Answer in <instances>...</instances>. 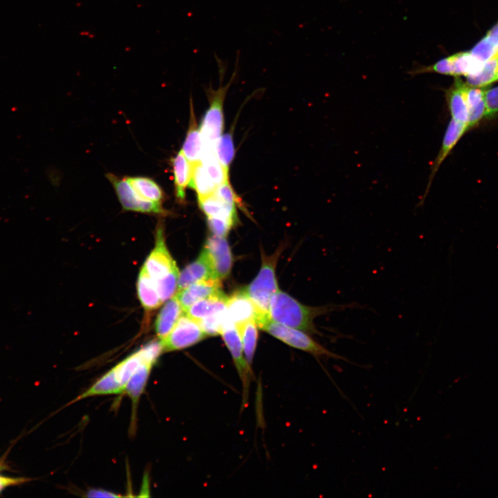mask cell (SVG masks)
<instances>
[{"label":"cell","instance_id":"603a6c76","mask_svg":"<svg viewBox=\"0 0 498 498\" xmlns=\"http://www.w3.org/2000/svg\"><path fill=\"white\" fill-rule=\"evenodd\" d=\"M199 205L208 217L224 218L234 224L237 221L236 205L223 201L214 194L199 201Z\"/></svg>","mask_w":498,"mask_h":498},{"label":"cell","instance_id":"2e32d148","mask_svg":"<svg viewBox=\"0 0 498 498\" xmlns=\"http://www.w3.org/2000/svg\"><path fill=\"white\" fill-rule=\"evenodd\" d=\"M190 116L189 127L181 150L192 166L201 162L203 153V142L196 120L192 98Z\"/></svg>","mask_w":498,"mask_h":498},{"label":"cell","instance_id":"8fae6325","mask_svg":"<svg viewBox=\"0 0 498 498\" xmlns=\"http://www.w3.org/2000/svg\"><path fill=\"white\" fill-rule=\"evenodd\" d=\"M203 249L208 257L214 278L219 280L226 278L232 269V255L225 237L212 234L206 240Z\"/></svg>","mask_w":498,"mask_h":498},{"label":"cell","instance_id":"f1b7e54d","mask_svg":"<svg viewBox=\"0 0 498 498\" xmlns=\"http://www.w3.org/2000/svg\"><path fill=\"white\" fill-rule=\"evenodd\" d=\"M201 163L216 186L229 181L228 173L223 169L213 149L203 148Z\"/></svg>","mask_w":498,"mask_h":498},{"label":"cell","instance_id":"5bb4252c","mask_svg":"<svg viewBox=\"0 0 498 498\" xmlns=\"http://www.w3.org/2000/svg\"><path fill=\"white\" fill-rule=\"evenodd\" d=\"M468 129V124L457 122L453 119L449 122L443 138L440 150L432 165L431 174L423 199L426 196L432 180L441 163L449 155L465 132Z\"/></svg>","mask_w":498,"mask_h":498},{"label":"cell","instance_id":"4fadbf2b","mask_svg":"<svg viewBox=\"0 0 498 498\" xmlns=\"http://www.w3.org/2000/svg\"><path fill=\"white\" fill-rule=\"evenodd\" d=\"M221 293V280L210 279L194 283L178 290L176 295L185 311L197 301Z\"/></svg>","mask_w":498,"mask_h":498},{"label":"cell","instance_id":"9a60e30c","mask_svg":"<svg viewBox=\"0 0 498 498\" xmlns=\"http://www.w3.org/2000/svg\"><path fill=\"white\" fill-rule=\"evenodd\" d=\"M210 279L215 278L207 253L203 249L198 258L187 266L179 274L178 290L194 283Z\"/></svg>","mask_w":498,"mask_h":498},{"label":"cell","instance_id":"836d02e7","mask_svg":"<svg viewBox=\"0 0 498 498\" xmlns=\"http://www.w3.org/2000/svg\"><path fill=\"white\" fill-rule=\"evenodd\" d=\"M208 225L213 235L226 237L234 223L224 218L208 217Z\"/></svg>","mask_w":498,"mask_h":498},{"label":"cell","instance_id":"f546056e","mask_svg":"<svg viewBox=\"0 0 498 498\" xmlns=\"http://www.w3.org/2000/svg\"><path fill=\"white\" fill-rule=\"evenodd\" d=\"M214 154L226 172H229L230 164L234 156V147L232 133L222 135L217 141Z\"/></svg>","mask_w":498,"mask_h":498},{"label":"cell","instance_id":"484cf974","mask_svg":"<svg viewBox=\"0 0 498 498\" xmlns=\"http://www.w3.org/2000/svg\"><path fill=\"white\" fill-rule=\"evenodd\" d=\"M125 178L140 196L148 201L162 203L164 192L153 179L144 176H129Z\"/></svg>","mask_w":498,"mask_h":498},{"label":"cell","instance_id":"ffe728a7","mask_svg":"<svg viewBox=\"0 0 498 498\" xmlns=\"http://www.w3.org/2000/svg\"><path fill=\"white\" fill-rule=\"evenodd\" d=\"M172 163L176 199L178 203H183L185 190L191 181L192 167L182 150L178 152Z\"/></svg>","mask_w":498,"mask_h":498},{"label":"cell","instance_id":"8d00e7d4","mask_svg":"<svg viewBox=\"0 0 498 498\" xmlns=\"http://www.w3.org/2000/svg\"><path fill=\"white\" fill-rule=\"evenodd\" d=\"M87 497H119L120 495L103 489H90L86 492Z\"/></svg>","mask_w":498,"mask_h":498},{"label":"cell","instance_id":"44dd1931","mask_svg":"<svg viewBox=\"0 0 498 498\" xmlns=\"http://www.w3.org/2000/svg\"><path fill=\"white\" fill-rule=\"evenodd\" d=\"M228 296L223 293L197 301L185 312L191 318L199 322L202 319L226 309Z\"/></svg>","mask_w":498,"mask_h":498},{"label":"cell","instance_id":"83f0119b","mask_svg":"<svg viewBox=\"0 0 498 498\" xmlns=\"http://www.w3.org/2000/svg\"><path fill=\"white\" fill-rule=\"evenodd\" d=\"M257 324L255 320L246 322L237 327L239 331L245 357L251 365L256 349L258 331Z\"/></svg>","mask_w":498,"mask_h":498},{"label":"cell","instance_id":"d4e9b609","mask_svg":"<svg viewBox=\"0 0 498 498\" xmlns=\"http://www.w3.org/2000/svg\"><path fill=\"white\" fill-rule=\"evenodd\" d=\"M192 176L190 186L193 188L201 201L212 195L216 188L201 162L192 165Z\"/></svg>","mask_w":498,"mask_h":498},{"label":"cell","instance_id":"30bf717a","mask_svg":"<svg viewBox=\"0 0 498 498\" xmlns=\"http://www.w3.org/2000/svg\"><path fill=\"white\" fill-rule=\"evenodd\" d=\"M222 338L229 349L237 368L246 394L248 389L252 371L247 361L243 349L239 331L232 322H228L221 333Z\"/></svg>","mask_w":498,"mask_h":498},{"label":"cell","instance_id":"74e56055","mask_svg":"<svg viewBox=\"0 0 498 498\" xmlns=\"http://www.w3.org/2000/svg\"><path fill=\"white\" fill-rule=\"evenodd\" d=\"M486 36L498 47V22L487 32Z\"/></svg>","mask_w":498,"mask_h":498},{"label":"cell","instance_id":"52a82bcc","mask_svg":"<svg viewBox=\"0 0 498 498\" xmlns=\"http://www.w3.org/2000/svg\"><path fill=\"white\" fill-rule=\"evenodd\" d=\"M483 64L475 58L470 51L460 52L441 59L432 66L417 69L414 73L434 72L455 77L461 75L468 77L477 73Z\"/></svg>","mask_w":498,"mask_h":498},{"label":"cell","instance_id":"6da1fadb","mask_svg":"<svg viewBox=\"0 0 498 498\" xmlns=\"http://www.w3.org/2000/svg\"><path fill=\"white\" fill-rule=\"evenodd\" d=\"M162 352L160 341L147 343L102 375L71 403L92 396L122 394L129 380L138 367L147 360L156 362Z\"/></svg>","mask_w":498,"mask_h":498},{"label":"cell","instance_id":"ba28073f","mask_svg":"<svg viewBox=\"0 0 498 498\" xmlns=\"http://www.w3.org/2000/svg\"><path fill=\"white\" fill-rule=\"evenodd\" d=\"M107 177L111 183L123 209L143 213L165 212L162 203L148 201L140 196L125 178H121L113 174H107Z\"/></svg>","mask_w":498,"mask_h":498},{"label":"cell","instance_id":"d590c367","mask_svg":"<svg viewBox=\"0 0 498 498\" xmlns=\"http://www.w3.org/2000/svg\"><path fill=\"white\" fill-rule=\"evenodd\" d=\"M486 118H492L498 113V86L486 90Z\"/></svg>","mask_w":498,"mask_h":498},{"label":"cell","instance_id":"3957f363","mask_svg":"<svg viewBox=\"0 0 498 498\" xmlns=\"http://www.w3.org/2000/svg\"><path fill=\"white\" fill-rule=\"evenodd\" d=\"M280 250L281 249L277 250L270 256L262 254L261 266L258 275L244 288L257 308V324L266 319H269L270 302L273 295L279 290L275 270Z\"/></svg>","mask_w":498,"mask_h":498},{"label":"cell","instance_id":"7402d4cb","mask_svg":"<svg viewBox=\"0 0 498 498\" xmlns=\"http://www.w3.org/2000/svg\"><path fill=\"white\" fill-rule=\"evenodd\" d=\"M464 91L468 108V128L476 125L485 116L486 90L465 83Z\"/></svg>","mask_w":498,"mask_h":498},{"label":"cell","instance_id":"8992f818","mask_svg":"<svg viewBox=\"0 0 498 498\" xmlns=\"http://www.w3.org/2000/svg\"><path fill=\"white\" fill-rule=\"evenodd\" d=\"M207 335L199 322L188 315H182L169 334L160 340L163 351L186 349L201 342Z\"/></svg>","mask_w":498,"mask_h":498},{"label":"cell","instance_id":"ac0fdd59","mask_svg":"<svg viewBox=\"0 0 498 498\" xmlns=\"http://www.w3.org/2000/svg\"><path fill=\"white\" fill-rule=\"evenodd\" d=\"M464 85L465 83L457 77L446 92V100L452 119L468 126V108Z\"/></svg>","mask_w":498,"mask_h":498},{"label":"cell","instance_id":"4316f807","mask_svg":"<svg viewBox=\"0 0 498 498\" xmlns=\"http://www.w3.org/2000/svg\"><path fill=\"white\" fill-rule=\"evenodd\" d=\"M498 57L486 62L475 74L466 77L465 83L474 87L482 88L497 81Z\"/></svg>","mask_w":498,"mask_h":498},{"label":"cell","instance_id":"ab89813d","mask_svg":"<svg viewBox=\"0 0 498 498\" xmlns=\"http://www.w3.org/2000/svg\"><path fill=\"white\" fill-rule=\"evenodd\" d=\"M497 81H498V77H497Z\"/></svg>","mask_w":498,"mask_h":498},{"label":"cell","instance_id":"277c9868","mask_svg":"<svg viewBox=\"0 0 498 498\" xmlns=\"http://www.w3.org/2000/svg\"><path fill=\"white\" fill-rule=\"evenodd\" d=\"M239 50L237 55L234 71L229 82L225 86H220L216 90L210 87L208 89L210 107L206 111L199 127L203 142V148L213 149L222 136L223 130V102L227 92L232 84L237 73L239 61Z\"/></svg>","mask_w":498,"mask_h":498},{"label":"cell","instance_id":"cb8c5ba5","mask_svg":"<svg viewBox=\"0 0 498 498\" xmlns=\"http://www.w3.org/2000/svg\"><path fill=\"white\" fill-rule=\"evenodd\" d=\"M138 295L146 310H154L163 303L152 279L142 268L137 283Z\"/></svg>","mask_w":498,"mask_h":498},{"label":"cell","instance_id":"e575fe53","mask_svg":"<svg viewBox=\"0 0 498 498\" xmlns=\"http://www.w3.org/2000/svg\"><path fill=\"white\" fill-rule=\"evenodd\" d=\"M217 197L223 201L233 204H240L241 199L238 197L234 190L232 189L229 181L218 185L214 193Z\"/></svg>","mask_w":498,"mask_h":498},{"label":"cell","instance_id":"d6a6232c","mask_svg":"<svg viewBox=\"0 0 498 498\" xmlns=\"http://www.w3.org/2000/svg\"><path fill=\"white\" fill-rule=\"evenodd\" d=\"M469 51L475 58L483 63L498 57V47L486 35Z\"/></svg>","mask_w":498,"mask_h":498},{"label":"cell","instance_id":"d6986e66","mask_svg":"<svg viewBox=\"0 0 498 498\" xmlns=\"http://www.w3.org/2000/svg\"><path fill=\"white\" fill-rule=\"evenodd\" d=\"M183 309L174 295L164 305L158 313L155 323L156 334L160 340L166 337L182 315Z\"/></svg>","mask_w":498,"mask_h":498},{"label":"cell","instance_id":"e0dca14e","mask_svg":"<svg viewBox=\"0 0 498 498\" xmlns=\"http://www.w3.org/2000/svg\"><path fill=\"white\" fill-rule=\"evenodd\" d=\"M155 363L156 362L151 360L142 362L133 374L123 391L131 400L132 423L135 421L134 416L136 414V411L139 399L144 392L151 369Z\"/></svg>","mask_w":498,"mask_h":498},{"label":"cell","instance_id":"4dcf8cb0","mask_svg":"<svg viewBox=\"0 0 498 498\" xmlns=\"http://www.w3.org/2000/svg\"><path fill=\"white\" fill-rule=\"evenodd\" d=\"M230 322L232 321L225 309L202 319L199 323L205 334L208 337L221 334L225 326Z\"/></svg>","mask_w":498,"mask_h":498},{"label":"cell","instance_id":"7a4b0ae2","mask_svg":"<svg viewBox=\"0 0 498 498\" xmlns=\"http://www.w3.org/2000/svg\"><path fill=\"white\" fill-rule=\"evenodd\" d=\"M351 304H329L309 306L302 304L284 291L278 290L272 297L268 311L270 320L313 334L319 333L314 319L334 311H342Z\"/></svg>","mask_w":498,"mask_h":498},{"label":"cell","instance_id":"f35d334b","mask_svg":"<svg viewBox=\"0 0 498 498\" xmlns=\"http://www.w3.org/2000/svg\"><path fill=\"white\" fill-rule=\"evenodd\" d=\"M21 479H13L10 477H6L0 474V490L6 486L17 484L21 482Z\"/></svg>","mask_w":498,"mask_h":498},{"label":"cell","instance_id":"5b68a950","mask_svg":"<svg viewBox=\"0 0 498 498\" xmlns=\"http://www.w3.org/2000/svg\"><path fill=\"white\" fill-rule=\"evenodd\" d=\"M257 326L284 343L295 349L309 353L315 357H326L346 360L343 356L331 352L320 344L303 331L280 324L270 319L263 320Z\"/></svg>","mask_w":498,"mask_h":498},{"label":"cell","instance_id":"1f68e13d","mask_svg":"<svg viewBox=\"0 0 498 498\" xmlns=\"http://www.w3.org/2000/svg\"><path fill=\"white\" fill-rule=\"evenodd\" d=\"M179 274L178 269L176 268L165 277L154 282L163 302L174 295L178 287Z\"/></svg>","mask_w":498,"mask_h":498},{"label":"cell","instance_id":"9c48e42d","mask_svg":"<svg viewBox=\"0 0 498 498\" xmlns=\"http://www.w3.org/2000/svg\"><path fill=\"white\" fill-rule=\"evenodd\" d=\"M156 245L142 266L149 276L156 282L178 268L165 244L162 225L156 229Z\"/></svg>","mask_w":498,"mask_h":498},{"label":"cell","instance_id":"7c38bea8","mask_svg":"<svg viewBox=\"0 0 498 498\" xmlns=\"http://www.w3.org/2000/svg\"><path fill=\"white\" fill-rule=\"evenodd\" d=\"M226 310L230 320L237 326L258 317L257 308L245 289L237 290L228 297Z\"/></svg>","mask_w":498,"mask_h":498}]
</instances>
